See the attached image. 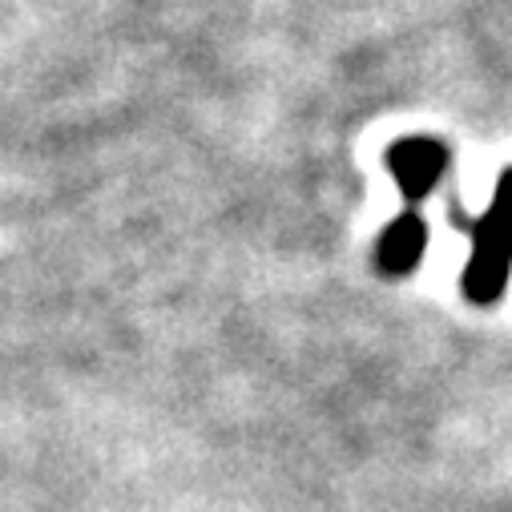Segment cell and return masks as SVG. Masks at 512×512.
<instances>
[{
	"mask_svg": "<svg viewBox=\"0 0 512 512\" xmlns=\"http://www.w3.org/2000/svg\"><path fill=\"white\" fill-rule=\"evenodd\" d=\"M388 162L400 194H404V206H420L448 174V162H452V150L440 142V138H428V134H416V138H400L388 146L383 154Z\"/></svg>",
	"mask_w": 512,
	"mask_h": 512,
	"instance_id": "7a4b0ae2",
	"label": "cell"
},
{
	"mask_svg": "<svg viewBox=\"0 0 512 512\" xmlns=\"http://www.w3.org/2000/svg\"><path fill=\"white\" fill-rule=\"evenodd\" d=\"M424 250H428V222H424L420 206H404L400 218L383 226L371 263L383 279H408L424 263Z\"/></svg>",
	"mask_w": 512,
	"mask_h": 512,
	"instance_id": "3957f363",
	"label": "cell"
},
{
	"mask_svg": "<svg viewBox=\"0 0 512 512\" xmlns=\"http://www.w3.org/2000/svg\"><path fill=\"white\" fill-rule=\"evenodd\" d=\"M452 226H460L472 242V254L460 275V291L472 307H496L512 279V166L500 170L496 194L480 218H468L460 202L448 210Z\"/></svg>",
	"mask_w": 512,
	"mask_h": 512,
	"instance_id": "6da1fadb",
	"label": "cell"
}]
</instances>
